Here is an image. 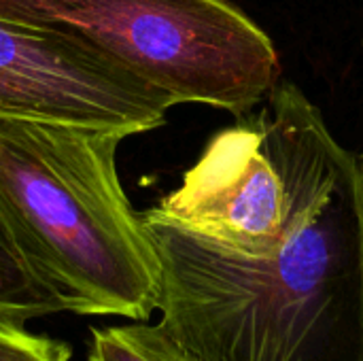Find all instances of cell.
<instances>
[{
  "label": "cell",
  "mask_w": 363,
  "mask_h": 361,
  "mask_svg": "<svg viewBox=\"0 0 363 361\" xmlns=\"http://www.w3.org/2000/svg\"><path fill=\"white\" fill-rule=\"evenodd\" d=\"M0 19L83 51L172 106L242 117L279 83L274 43L225 0H0Z\"/></svg>",
  "instance_id": "3"
},
{
  "label": "cell",
  "mask_w": 363,
  "mask_h": 361,
  "mask_svg": "<svg viewBox=\"0 0 363 361\" xmlns=\"http://www.w3.org/2000/svg\"><path fill=\"white\" fill-rule=\"evenodd\" d=\"M172 102L83 51L0 19V117L149 132Z\"/></svg>",
  "instance_id": "4"
},
{
  "label": "cell",
  "mask_w": 363,
  "mask_h": 361,
  "mask_svg": "<svg viewBox=\"0 0 363 361\" xmlns=\"http://www.w3.org/2000/svg\"><path fill=\"white\" fill-rule=\"evenodd\" d=\"M359 162H362V172H363V160H359Z\"/></svg>",
  "instance_id": "9"
},
{
  "label": "cell",
  "mask_w": 363,
  "mask_h": 361,
  "mask_svg": "<svg viewBox=\"0 0 363 361\" xmlns=\"http://www.w3.org/2000/svg\"><path fill=\"white\" fill-rule=\"evenodd\" d=\"M259 115L287 191L283 240L251 257L145 211L160 323L204 361H363L362 162L289 81Z\"/></svg>",
  "instance_id": "1"
},
{
  "label": "cell",
  "mask_w": 363,
  "mask_h": 361,
  "mask_svg": "<svg viewBox=\"0 0 363 361\" xmlns=\"http://www.w3.org/2000/svg\"><path fill=\"white\" fill-rule=\"evenodd\" d=\"M64 311L57 294L28 266L0 217V315L32 321Z\"/></svg>",
  "instance_id": "7"
},
{
  "label": "cell",
  "mask_w": 363,
  "mask_h": 361,
  "mask_svg": "<svg viewBox=\"0 0 363 361\" xmlns=\"http://www.w3.org/2000/svg\"><path fill=\"white\" fill-rule=\"evenodd\" d=\"M28 321L0 315V361H70V347L34 334Z\"/></svg>",
  "instance_id": "8"
},
{
  "label": "cell",
  "mask_w": 363,
  "mask_h": 361,
  "mask_svg": "<svg viewBox=\"0 0 363 361\" xmlns=\"http://www.w3.org/2000/svg\"><path fill=\"white\" fill-rule=\"evenodd\" d=\"M157 209L187 230L242 255L272 253L287 226V191L259 113L215 134L179 189Z\"/></svg>",
  "instance_id": "5"
},
{
  "label": "cell",
  "mask_w": 363,
  "mask_h": 361,
  "mask_svg": "<svg viewBox=\"0 0 363 361\" xmlns=\"http://www.w3.org/2000/svg\"><path fill=\"white\" fill-rule=\"evenodd\" d=\"M123 138L0 117V217L68 313L147 321L160 304L162 266L117 174Z\"/></svg>",
  "instance_id": "2"
},
{
  "label": "cell",
  "mask_w": 363,
  "mask_h": 361,
  "mask_svg": "<svg viewBox=\"0 0 363 361\" xmlns=\"http://www.w3.org/2000/svg\"><path fill=\"white\" fill-rule=\"evenodd\" d=\"M89 361H204L179 343L162 323L91 328Z\"/></svg>",
  "instance_id": "6"
}]
</instances>
